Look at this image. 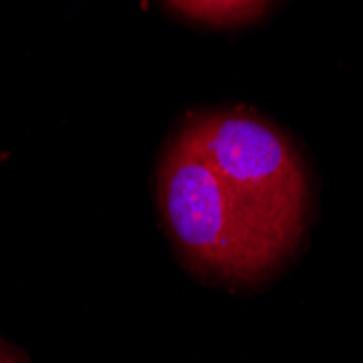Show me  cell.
<instances>
[{
	"label": "cell",
	"mask_w": 363,
	"mask_h": 363,
	"mask_svg": "<svg viewBox=\"0 0 363 363\" xmlns=\"http://www.w3.org/2000/svg\"><path fill=\"white\" fill-rule=\"evenodd\" d=\"M157 189L161 211L194 270L242 285L263 279L285 259L181 128L163 152Z\"/></svg>",
	"instance_id": "1"
},
{
	"label": "cell",
	"mask_w": 363,
	"mask_h": 363,
	"mask_svg": "<svg viewBox=\"0 0 363 363\" xmlns=\"http://www.w3.org/2000/svg\"><path fill=\"white\" fill-rule=\"evenodd\" d=\"M181 130L287 257L303 235L309 198L303 161L289 140L244 109L194 113Z\"/></svg>",
	"instance_id": "2"
},
{
	"label": "cell",
	"mask_w": 363,
	"mask_h": 363,
	"mask_svg": "<svg viewBox=\"0 0 363 363\" xmlns=\"http://www.w3.org/2000/svg\"><path fill=\"white\" fill-rule=\"evenodd\" d=\"M187 18L209 24H240L257 18L270 0H168Z\"/></svg>",
	"instance_id": "3"
},
{
	"label": "cell",
	"mask_w": 363,
	"mask_h": 363,
	"mask_svg": "<svg viewBox=\"0 0 363 363\" xmlns=\"http://www.w3.org/2000/svg\"><path fill=\"white\" fill-rule=\"evenodd\" d=\"M0 363H11V361H9V359H7V357L3 354V352H0Z\"/></svg>",
	"instance_id": "4"
}]
</instances>
